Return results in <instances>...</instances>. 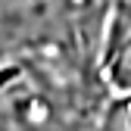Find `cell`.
<instances>
[{"instance_id":"1","label":"cell","mask_w":131,"mask_h":131,"mask_svg":"<svg viewBox=\"0 0 131 131\" xmlns=\"http://www.w3.org/2000/svg\"><path fill=\"white\" fill-rule=\"evenodd\" d=\"M109 0H0V56L62 53L103 69Z\"/></svg>"},{"instance_id":"2","label":"cell","mask_w":131,"mask_h":131,"mask_svg":"<svg viewBox=\"0 0 131 131\" xmlns=\"http://www.w3.org/2000/svg\"><path fill=\"white\" fill-rule=\"evenodd\" d=\"M103 78L109 91H131V28L106 35L103 41Z\"/></svg>"},{"instance_id":"3","label":"cell","mask_w":131,"mask_h":131,"mask_svg":"<svg viewBox=\"0 0 131 131\" xmlns=\"http://www.w3.org/2000/svg\"><path fill=\"white\" fill-rule=\"evenodd\" d=\"M100 128L131 131V91H109V100L100 112Z\"/></svg>"}]
</instances>
